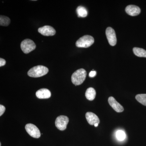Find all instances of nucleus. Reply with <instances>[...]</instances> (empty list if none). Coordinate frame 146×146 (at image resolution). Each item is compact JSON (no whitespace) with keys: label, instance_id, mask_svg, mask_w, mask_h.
<instances>
[{"label":"nucleus","instance_id":"nucleus-1","mask_svg":"<svg viewBox=\"0 0 146 146\" xmlns=\"http://www.w3.org/2000/svg\"><path fill=\"white\" fill-rule=\"evenodd\" d=\"M48 71V69L47 67L38 65L31 68L28 72V75L31 77H40L46 74Z\"/></svg>","mask_w":146,"mask_h":146},{"label":"nucleus","instance_id":"nucleus-2","mask_svg":"<svg viewBox=\"0 0 146 146\" xmlns=\"http://www.w3.org/2000/svg\"><path fill=\"white\" fill-rule=\"evenodd\" d=\"M86 72L83 69H80L77 70L73 73L72 75V82L76 86L80 85L86 79Z\"/></svg>","mask_w":146,"mask_h":146},{"label":"nucleus","instance_id":"nucleus-3","mask_svg":"<svg viewBox=\"0 0 146 146\" xmlns=\"http://www.w3.org/2000/svg\"><path fill=\"white\" fill-rule=\"evenodd\" d=\"M94 42L93 36L89 35H84L80 37L76 42V46L78 48H87L91 46Z\"/></svg>","mask_w":146,"mask_h":146},{"label":"nucleus","instance_id":"nucleus-4","mask_svg":"<svg viewBox=\"0 0 146 146\" xmlns=\"http://www.w3.org/2000/svg\"><path fill=\"white\" fill-rule=\"evenodd\" d=\"M21 48L25 54L31 52L36 48V45L33 41L30 39H26L21 43Z\"/></svg>","mask_w":146,"mask_h":146},{"label":"nucleus","instance_id":"nucleus-5","mask_svg":"<svg viewBox=\"0 0 146 146\" xmlns=\"http://www.w3.org/2000/svg\"><path fill=\"white\" fill-rule=\"evenodd\" d=\"M69 119L67 116L61 115L58 116L55 121V125L60 130H65L69 122Z\"/></svg>","mask_w":146,"mask_h":146},{"label":"nucleus","instance_id":"nucleus-6","mask_svg":"<svg viewBox=\"0 0 146 146\" xmlns=\"http://www.w3.org/2000/svg\"><path fill=\"white\" fill-rule=\"evenodd\" d=\"M25 129L29 135L33 138H38L41 136L40 131L34 124H27L25 126Z\"/></svg>","mask_w":146,"mask_h":146},{"label":"nucleus","instance_id":"nucleus-7","mask_svg":"<svg viewBox=\"0 0 146 146\" xmlns=\"http://www.w3.org/2000/svg\"><path fill=\"white\" fill-rule=\"evenodd\" d=\"M106 34L110 44L112 46L116 45L117 39L115 30L110 27H108L106 31Z\"/></svg>","mask_w":146,"mask_h":146},{"label":"nucleus","instance_id":"nucleus-8","mask_svg":"<svg viewBox=\"0 0 146 146\" xmlns=\"http://www.w3.org/2000/svg\"><path fill=\"white\" fill-rule=\"evenodd\" d=\"M38 32L42 35L46 36H53L56 33L55 30L50 26H45L39 28Z\"/></svg>","mask_w":146,"mask_h":146},{"label":"nucleus","instance_id":"nucleus-9","mask_svg":"<svg viewBox=\"0 0 146 146\" xmlns=\"http://www.w3.org/2000/svg\"><path fill=\"white\" fill-rule=\"evenodd\" d=\"M108 102L110 106L116 112H121L123 111L124 108L119 103H118L113 97H109Z\"/></svg>","mask_w":146,"mask_h":146},{"label":"nucleus","instance_id":"nucleus-10","mask_svg":"<svg viewBox=\"0 0 146 146\" xmlns=\"http://www.w3.org/2000/svg\"><path fill=\"white\" fill-rule=\"evenodd\" d=\"M85 117L88 123L91 125H94L95 124L100 123L99 118L96 114L92 112H86Z\"/></svg>","mask_w":146,"mask_h":146},{"label":"nucleus","instance_id":"nucleus-11","mask_svg":"<svg viewBox=\"0 0 146 146\" xmlns=\"http://www.w3.org/2000/svg\"><path fill=\"white\" fill-rule=\"evenodd\" d=\"M125 11L131 16H138L141 13V9L135 5H129L125 8Z\"/></svg>","mask_w":146,"mask_h":146},{"label":"nucleus","instance_id":"nucleus-12","mask_svg":"<svg viewBox=\"0 0 146 146\" xmlns=\"http://www.w3.org/2000/svg\"><path fill=\"white\" fill-rule=\"evenodd\" d=\"M36 96L37 98L41 99L49 98L51 96L50 91L48 89H42L36 91Z\"/></svg>","mask_w":146,"mask_h":146},{"label":"nucleus","instance_id":"nucleus-13","mask_svg":"<svg viewBox=\"0 0 146 146\" xmlns=\"http://www.w3.org/2000/svg\"><path fill=\"white\" fill-rule=\"evenodd\" d=\"M96 90L92 87H90L86 90L85 93V96L86 99L90 101L94 100L96 96Z\"/></svg>","mask_w":146,"mask_h":146},{"label":"nucleus","instance_id":"nucleus-14","mask_svg":"<svg viewBox=\"0 0 146 146\" xmlns=\"http://www.w3.org/2000/svg\"><path fill=\"white\" fill-rule=\"evenodd\" d=\"M133 53L136 56L146 58V50L141 48L135 47L133 49Z\"/></svg>","mask_w":146,"mask_h":146},{"label":"nucleus","instance_id":"nucleus-15","mask_svg":"<svg viewBox=\"0 0 146 146\" xmlns=\"http://www.w3.org/2000/svg\"><path fill=\"white\" fill-rule=\"evenodd\" d=\"M76 11L78 17L85 18L88 14V12L86 9L81 6H80L77 7Z\"/></svg>","mask_w":146,"mask_h":146},{"label":"nucleus","instance_id":"nucleus-16","mask_svg":"<svg viewBox=\"0 0 146 146\" xmlns=\"http://www.w3.org/2000/svg\"><path fill=\"white\" fill-rule=\"evenodd\" d=\"M10 23V20L7 16H0V25L2 26H7Z\"/></svg>","mask_w":146,"mask_h":146},{"label":"nucleus","instance_id":"nucleus-17","mask_svg":"<svg viewBox=\"0 0 146 146\" xmlns=\"http://www.w3.org/2000/svg\"><path fill=\"white\" fill-rule=\"evenodd\" d=\"M136 99L139 103L146 106V94H138L136 96Z\"/></svg>","mask_w":146,"mask_h":146},{"label":"nucleus","instance_id":"nucleus-18","mask_svg":"<svg viewBox=\"0 0 146 146\" xmlns=\"http://www.w3.org/2000/svg\"><path fill=\"white\" fill-rule=\"evenodd\" d=\"M116 138L120 141H123L125 139L126 134L122 130H118L116 133Z\"/></svg>","mask_w":146,"mask_h":146},{"label":"nucleus","instance_id":"nucleus-19","mask_svg":"<svg viewBox=\"0 0 146 146\" xmlns=\"http://www.w3.org/2000/svg\"><path fill=\"white\" fill-rule=\"evenodd\" d=\"M5 110V108L3 105H0V116H2Z\"/></svg>","mask_w":146,"mask_h":146},{"label":"nucleus","instance_id":"nucleus-20","mask_svg":"<svg viewBox=\"0 0 146 146\" xmlns=\"http://www.w3.org/2000/svg\"><path fill=\"white\" fill-rule=\"evenodd\" d=\"M96 72L95 71H92L89 73V76L90 77L93 78L96 75Z\"/></svg>","mask_w":146,"mask_h":146},{"label":"nucleus","instance_id":"nucleus-21","mask_svg":"<svg viewBox=\"0 0 146 146\" xmlns=\"http://www.w3.org/2000/svg\"><path fill=\"white\" fill-rule=\"evenodd\" d=\"M6 61L5 59L3 58H0V67H2V66H4L5 65Z\"/></svg>","mask_w":146,"mask_h":146},{"label":"nucleus","instance_id":"nucleus-22","mask_svg":"<svg viewBox=\"0 0 146 146\" xmlns=\"http://www.w3.org/2000/svg\"><path fill=\"white\" fill-rule=\"evenodd\" d=\"M98 123L95 124L94 125V126H95L96 127H98Z\"/></svg>","mask_w":146,"mask_h":146},{"label":"nucleus","instance_id":"nucleus-23","mask_svg":"<svg viewBox=\"0 0 146 146\" xmlns=\"http://www.w3.org/2000/svg\"><path fill=\"white\" fill-rule=\"evenodd\" d=\"M1 146V143H0V146Z\"/></svg>","mask_w":146,"mask_h":146}]
</instances>
